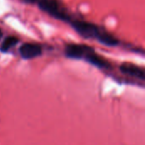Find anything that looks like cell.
<instances>
[{
    "label": "cell",
    "instance_id": "cell-1",
    "mask_svg": "<svg viewBox=\"0 0 145 145\" xmlns=\"http://www.w3.org/2000/svg\"><path fill=\"white\" fill-rule=\"evenodd\" d=\"M69 22L81 36L86 38H95L99 40V43L108 46H116L119 44L118 39L113 35L93 23L72 19H71Z\"/></svg>",
    "mask_w": 145,
    "mask_h": 145
},
{
    "label": "cell",
    "instance_id": "cell-2",
    "mask_svg": "<svg viewBox=\"0 0 145 145\" xmlns=\"http://www.w3.org/2000/svg\"><path fill=\"white\" fill-rule=\"evenodd\" d=\"M39 8L49 15L63 21H70L71 17L67 13L66 9L57 0H37Z\"/></svg>",
    "mask_w": 145,
    "mask_h": 145
},
{
    "label": "cell",
    "instance_id": "cell-3",
    "mask_svg": "<svg viewBox=\"0 0 145 145\" xmlns=\"http://www.w3.org/2000/svg\"><path fill=\"white\" fill-rule=\"evenodd\" d=\"M82 59L86 60L87 62H88L89 63L93 64V66L99 68H110L111 65L110 63L106 61L105 58H103L102 56H100L99 55H98L94 50L89 46H86V49L84 50V53L82 55Z\"/></svg>",
    "mask_w": 145,
    "mask_h": 145
},
{
    "label": "cell",
    "instance_id": "cell-4",
    "mask_svg": "<svg viewBox=\"0 0 145 145\" xmlns=\"http://www.w3.org/2000/svg\"><path fill=\"white\" fill-rule=\"evenodd\" d=\"M19 52L22 58L32 59L42 54V46L35 43H25L20 47Z\"/></svg>",
    "mask_w": 145,
    "mask_h": 145
},
{
    "label": "cell",
    "instance_id": "cell-5",
    "mask_svg": "<svg viewBox=\"0 0 145 145\" xmlns=\"http://www.w3.org/2000/svg\"><path fill=\"white\" fill-rule=\"evenodd\" d=\"M120 70L122 73L126 75L144 80L145 73L144 69L135 64L130 62H124L120 66Z\"/></svg>",
    "mask_w": 145,
    "mask_h": 145
},
{
    "label": "cell",
    "instance_id": "cell-6",
    "mask_svg": "<svg viewBox=\"0 0 145 145\" xmlns=\"http://www.w3.org/2000/svg\"><path fill=\"white\" fill-rule=\"evenodd\" d=\"M18 42H19V39L16 37H14V36H8L2 43L1 47H0V50L3 51V52H6V51L9 50L12 47L16 45Z\"/></svg>",
    "mask_w": 145,
    "mask_h": 145
},
{
    "label": "cell",
    "instance_id": "cell-7",
    "mask_svg": "<svg viewBox=\"0 0 145 145\" xmlns=\"http://www.w3.org/2000/svg\"><path fill=\"white\" fill-rule=\"evenodd\" d=\"M2 37H3V32H2V30L0 29V39H1Z\"/></svg>",
    "mask_w": 145,
    "mask_h": 145
}]
</instances>
